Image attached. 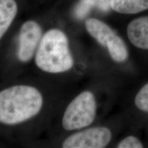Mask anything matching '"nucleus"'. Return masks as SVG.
<instances>
[{
	"label": "nucleus",
	"mask_w": 148,
	"mask_h": 148,
	"mask_svg": "<svg viewBox=\"0 0 148 148\" xmlns=\"http://www.w3.org/2000/svg\"><path fill=\"white\" fill-rule=\"evenodd\" d=\"M126 34L136 50L148 53V14L131 20L127 25Z\"/></svg>",
	"instance_id": "7"
},
{
	"label": "nucleus",
	"mask_w": 148,
	"mask_h": 148,
	"mask_svg": "<svg viewBox=\"0 0 148 148\" xmlns=\"http://www.w3.org/2000/svg\"><path fill=\"white\" fill-rule=\"evenodd\" d=\"M97 110V103L94 94L84 90L68 105L62 118V126L66 130L89 126L95 119Z\"/></svg>",
	"instance_id": "4"
},
{
	"label": "nucleus",
	"mask_w": 148,
	"mask_h": 148,
	"mask_svg": "<svg viewBox=\"0 0 148 148\" xmlns=\"http://www.w3.org/2000/svg\"><path fill=\"white\" fill-rule=\"evenodd\" d=\"M118 148H143L145 143L138 136L130 134L121 139L116 146Z\"/></svg>",
	"instance_id": "12"
},
{
	"label": "nucleus",
	"mask_w": 148,
	"mask_h": 148,
	"mask_svg": "<svg viewBox=\"0 0 148 148\" xmlns=\"http://www.w3.org/2000/svg\"><path fill=\"white\" fill-rule=\"evenodd\" d=\"M85 27L99 45L105 47L114 62L125 64L130 59L128 48L123 38L108 24L95 18L85 21Z\"/></svg>",
	"instance_id": "3"
},
{
	"label": "nucleus",
	"mask_w": 148,
	"mask_h": 148,
	"mask_svg": "<svg viewBox=\"0 0 148 148\" xmlns=\"http://www.w3.org/2000/svg\"><path fill=\"white\" fill-rule=\"evenodd\" d=\"M110 9L122 14H136L148 10V0H110Z\"/></svg>",
	"instance_id": "9"
},
{
	"label": "nucleus",
	"mask_w": 148,
	"mask_h": 148,
	"mask_svg": "<svg viewBox=\"0 0 148 148\" xmlns=\"http://www.w3.org/2000/svg\"><path fill=\"white\" fill-rule=\"evenodd\" d=\"M35 62L47 73H63L71 69L74 61L66 34L58 29L47 31L38 45Z\"/></svg>",
	"instance_id": "2"
},
{
	"label": "nucleus",
	"mask_w": 148,
	"mask_h": 148,
	"mask_svg": "<svg viewBox=\"0 0 148 148\" xmlns=\"http://www.w3.org/2000/svg\"><path fill=\"white\" fill-rule=\"evenodd\" d=\"M94 6L103 11L108 10L110 9V0H79L74 10L75 16L79 19H82Z\"/></svg>",
	"instance_id": "11"
},
{
	"label": "nucleus",
	"mask_w": 148,
	"mask_h": 148,
	"mask_svg": "<svg viewBox=\"0 0 148 148\" xmlns=\"http://www.w3.org/2000/svg\"><path fill=\"white\" fill-rule=\"evenodd\" d=\"M112 133L105 126L94 127L71 135L62 143L64 148H103L109 145Z\"/></svg>",
	"instance_id": "5"
},
{
	"label": "nucleus",
	"mask_w": 148,
	"mask_h": 148,
	"mask_svg": "<svg viewBox=\"0 0 148 148\" xmlns=\"http://www.w3.org/2000/svg\"><path fill=\"white\" fill-rule=\"evenodd\" d=\"M146 127H147V141L148 142V125H147V126H146Z\"/></svg>",
	"instance_id": "13"
},
{
	"label": "nucleus",
	"mask_w": 148,
	"mask_h": 148,
	"mask_svg": "<svg viewBox=\"0 0 148 148\" xmlns=\"http://www.w3.org/2000/svg\"><path fill=\"white\" fill-rule=\"evenodd\" d=\"M17 10L14 0H0V39L14 21Z\"/></svg>",
	"instance_id": "10"
},
{
	"label": "nucleus",
	"mask_w": 148,
	"mask_h": 148,
	"mask_svg": "<svg viewBox=\"0 0 148 148\" xmlns=\"http://www.w3.org/2000/svg\"><path fill=\"white\" fill-rule=\"evenodd\" d=\"M135 129L148 125V81L138 88L132 101Z\"/></svg>",
	"instance_id": "8"
},
{
	"label": "nucleus",
	"mask_w": 148,
	"mask_h": 148,
	"mask_svg": "<svg viewBox=\"0 0 148 148\" xmlns=\"http://www.w3.org/2000/svg\"><path fill=\"white\" fill-rule=\"evenodd\" d=\"M41 38L42 29L38 23L34 21L24 23L20 29L18 36V60L23 62H28L34 56Z\"/></svg>",
	"instance_id": "6"
},
{
	"label": "nucleus",
	"mask_w": 148,
	"mask_h": 148,
	"mask_svg": "<svg viewBox=\"0 0 148 148\" xmlns=\"http://www.w3.org/2000/svg\"><path fill=\"white\" fill-rule=\"evenodd\" d=\"M43 99L36 88L16 85L0 91V123L15 125L36 115Z\"/></svg>",
	"instance_id": "1"
}]
</instances>
